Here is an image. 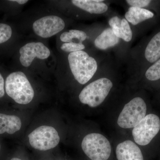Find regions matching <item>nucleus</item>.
<instances>
[{
	"mask_svg": "<svg viewBox=\"0 0 160 160\" xmlns=\"http://www.w3.org/2000/svg\"><path fill=\"white\" fill-rule=\"evenodd\" d=\"M112 86L111 80L107 78L96 80L81 92L79 95L80 102L92 108L97 107L105 101Z\"/></svg>",
	"mask_w": 160,
	"mask_h": 160,
	"instance_id": "3",
	"label": "nucleus"
},
{
	"mask_svg": "<svg viewBox=\"0 0 160 160\" xmlns=\"http://www.w3.org/2000/svg\"><path fill=\"white\" fill-rule=\"evenodd\" d=\"M82 147L84 153L92 160H107L111 154L110 142L100 133L86 136L82 141Z\"/></svg>",
	"mask_w": 160,
	"mask_h": 160,
	"instance_id": "4",
	"label": "nucleus"
},
{
	"mask_svg": "<svg viewBox=\"0 0 160 160\" xmlns=\"http://www.w3.org/2000/svg\"><path fill=\"white\" fill-rule=\"evenodd\" d=\"M153 16L154 14L149 10L134 7H130L125 14L126 20L134 26Z\"/></svg>",
	"mask_w": 160,
	"mask_h": 160,
	"instance_id": "14",
	"label": "nucleus"
},
{
	"mask_svg": "<svg viewBox=\"0 0 160 160\" xmlns=\"http://www.w3.org/2000/svg\"><path fill=\"white\" fill-rule=\"evenodd\" d=\"M20 61L24 67L30 66L35 58L40 59L47 58L50 54L49 49L42 43L30 42L20 49Z\"/></svg>",
	"mask_w": 160,
	"mask_h": 160,
	"instance_id": "9",
	"label": "nucleus"
},
{
	"mask_svg": "<svg viewBox=\"0 0 160 160\" xmlns=\"http://www.w3.org/2000/svg\"><path fill=\"white\" fill-rule=\"evenodd\" d=\"M30 145L34 149L46 151L55 148L59 143L60 138L56 129L50 126L38 127L28 136Z\"/></svg>",
	"mask_w": 160,
	"mask_h": 160,
	"instance_id": "6",
	"label": "nucleus"
},
{
	"mask_svg": "<svg viewBox=\"0 0 160 160\" xmlns=\"http://www.w3.org/2000/svg\"><path fill=\"white\" fill-rule=\"evenodd\" d=\"M146 59L150 63L155 62L160 58V31L153 37L146 46L145 52Z\"/></svg>",
	"mask_w": 160,
	"mask_h": 160,
	"instance_id": "15",
	"label": "nucleus"
},
{
	"mask_svg": "<svg viewBox=\"0 0 160 160\" xmlns=\"http://www.w3.org/2000/svg\"><path fill=\"white\" fill-rule=\"evenodd\" d=\"M146 77L149 81H157L160 79V59L147 69Z\"/></svg>",
	"mask_w": 160,
	"mask_h": 160,
	"instance_id": "18",
	"label": "nucleus"
},
{
	"mask_svg": "<svg viewBox=\"0 0 160 160\" xmlns=\"http://www.w3.org/2000/svg\"><path fill=\"white\" fill-rule=\"evenodd\" d=\"M65 26V22L61 18L57 16H47L36 21L32 25V29L39 36L48 38L62 31Z\"/></svg>",
	"mask_w": 160,
	"mask_h": 160,
	"instance_id": "8",
	"label": "nucleus"
},
{
	"mask_svg": "<svg viewBox=\"0 0 160 160\" xmlns=\"http://www.w3.org/2000/svg\"><path fill=\"white\" fill-rule=\"evenodd\" d=\"M87 34L86 32L81 30L72 29L69 30V32H65L60 36V39L63 42L69 43L73 42L74 39L79 41V42H82L86 40Z\"/></svg>",
	"mask_w": 160,
	"mask_h": 160,
	"instance_id": "17",
	"label": "nucleus"
},
{
	"mask_svg": "<svg viewBox=\"0 0 160 160\" xmlns=\"http://www.w3.org/2000/svg\"><path fill=\"white\" fill-rule=\"evenodd\" d=\"M4 94V80L2 76L0 73V98L3 97Z\"/></svg>",
	"mask_w": 160,
	"mask_h": 160,
	"instance_id": "23",
	"label": "nucleus"
},
{
	"mask_svg": "<svg viewBox=\"0 0 160 160\" xmlns=\"http://www.w3.org/2000/svg\"><path fill=\"white\" fill-rule=\"evenodd\" d=\"M85 48V46L82 43L74 42L64 43L61 47V49L63 51L71 52L81 51Z\"/></svg>",
	"mask_w": 160,
	"mask_h": 160,
	"instance_id": "20",
	"label": "nucleus"
},
{
	"mask_svg": "<svg viewBox=\"0 0 160 160\" xmlns=\"http://www.w3.org/2000/svg\"><path fill=\"white\" fill-rule=\"evenodd\" d=\"M122 20L117 16L113 17L109 21V26H111V28L113 27H118L119 28L121 25Z\"/></svg>",
	"mask_w": 160,
	"mask_h": 160,
	"instance_id": "22",
	"label": "nucleus"
},
{
	"mask_svg": "<svg viewBox=\"0 0 160 160\" xmlns=\"http://www.w3.org/2000/svg\"><path fill=\"white\" fill-rule=\"evenodd\" d=\"M113 33L118 38H121L126 42L131 41L132 38V32L128 21L123 19L121 22V26L112 28Z\"/></svg>",
	"mask_w": 160,
	"mask_h": 160,
	"instance_id": "16",
	"label": "nucleus"
},
{
	"mask_svg": "<svg viewBox=\"0 0 160 160\" xmlns=\"http://www.w3.org/2000/svg\"><path fill=\"white\" fill-rule=\"evenodd\" d=\"M5 88L8 95L18 104H29L34 98L33 88L22 72H16L9 74L6 78Z\"/></svg>",
	"mask_w": 160,
	"mask_h": 160,
	"instance_id": "1",
	"label": "nucleus"
},
{
	"mask_svg": "<svg viewBox=\"0 0 160 160\" xmlns=\"http://www.w3.org/2000/svg\"><path fill=\"white\" fill-rule=\"evenodd\" d=\"M69 67L73 76L80 84H86L96 72L97 63L86 52H70L68 56Z\"/></svg>",
	"mask_w": 160,
	"mask_h": 160,
	"instance_id": "2",
	"label": "nucleus"
},
{
	"mask_svg": "<svg viewBox=\"0 0 160 160\" xmlns=\"http://www.w3.org/2000/svg\"><path fill=\"white\" fill-rule=\"evenodd\" d=\"M146 110L143 99L134 98L124 106L118 118V125L123 129L134 128L146 117Z\"/></svg>",
	"mask_w": 160,
	"mask_h": 160,
	"instance_id": "5",
	"label": "nucleus"
},
{
	"mask_svg": "<svg viewBox=\"0 0 160 160\" xmlns=\"http://www.w3.org/2000/svg\"><path fill=\"white\" fill-rule=\"evenodd\" d=\"M119 42V38L114 33L112 28H107L103 31L95 40L96 47L102 50H105L116 46Z\"/></svg>",
	"mask_w": 160,
	"mask_h": 160,
	"instance_id": "13",
	"label": "nucleus"
},
{
	"mask_svg": "<svg viewBox=\"0 0 160 160\" xmlns=\"http://www.w3.org/2000/svg\"><path fill=\"white\" fill-rule=\"evenodd\" d=\"M12 30L9 25L0 23V44L5 42L11 38Z\"/></svg>",
	"mask_w": 160,
	"mask_h": 160,
	"instance_id": "19",
	"label": "nucleus"
},
{
	"mask_svg": "<svg viewBox=\"0 0 160 160\" xmlns=\"http://www.w3.org/2000/svg\"><path fill=\"white\" fill-rule=\"evenodd\" d=\"M0 149H1V145H0Z\"/></svg>",
	"mask_w": 160,
	"mask_h": 160,
	"instance_id": "26",
	"label": "nucleus"
},
{
	"mask_svg": "<svg viewBox=\"0 0 160 160\" xmlns=\"http://www.w3.org/2000/svg\"><path fill=\"white\" fill-rule=\"evenodd\" d=\"M11 2H17L20 4V5H23V4H26L28 2L27 0H15V1H10Z\"/></svg>",
	"mask_w": 160,
	"mask_h": 160,
	"instance_id": "24",
	"label": "nucleus"
},
{
	"mask_svg": "<svg viewBox=\"0 0 160 160\" xmlns=\"http://www.w3.org/2000/svg\"><path fill=\"white\" fill-rule=\"evenodd\" d=\"M22 125L18 117L0 113V134L5 132L13 134L21 129Z\"/></svg>",
	"mask_w": 160,
	"mask_h": 160,
	"instance_id": "12",
	"label": "nucleus"
},
{
	"mask_svg": "<svg viewBox=\"0 0 160 160\" xmlns=\"http://www.w3.org/2000/svg\"><path fill=\"white\" fill-rule=\"evenodd\" d=\"M151 1L149 0H127L126 2L131 7L142 8L146 7L150 4Z\"/></svg>",
	"mask_w": 160,
	"mask_h": 160,
	"instance_id": "21",
	"label": "nucleus"
},
{
	"mask_svg": "<svg viewBox=\"0 0 160 160\" xmlns=\"http://www.w3.org/2000/svg\"><path fill=\"white\" fill-rule=\"evenodd\" d=\"M10 160H22L18 158H13L11 159Z\"/></svg>",
	"mask_w": 160,
	"mask_h": 160,
	"instance_id": "25",
	"label": "nucleus"
},
{
	"mask_svg": "<svg viewBox=\"0 0 160 160\" xmlns=\"http://www.w3.org/2000/svg\"><path fill=\"white\" fill-rule=\"evenodd\" d=\"M103 0H72L75 6L89 13L101 14L108 10V6L102 2Z\"/></svg>",
	"mask_w": 160,
	"mask_h": 160,
	"instance_id": "11",
	"label": "nucleus"
},
{
	"mask_svg": "<svg viewBox=\"0 0 160 160\" xmlns=\"http://www.w3.org/2000/svg\"><path fill=\"white\" fill-rule=\"evenodd\" d=\"M160 129L159 118L155 114H148L133 128L132 136L136 143L140 146H146L158 133Z\"/></svg>",
	"mask_w": 160,
	"mask_h": 160,
	"instance_id": "7",
	"label": "nucleus"
},
{
	"mask_svg": "<svg viewBox=\"0 0 160 160\" xmlns=\"http://www.w3.org/2000/svg\"><path fill=\"white\" fill-rule=\"evenodd\" d=\"M116 153L118 160H144L138 146L129 140L119 144L117 146Z\"/></svg>",
	"mask_w": 160,
	"mask_h": 160,
	"instance_id": "10",
	"label": "nucleus"
}]
</instances>
